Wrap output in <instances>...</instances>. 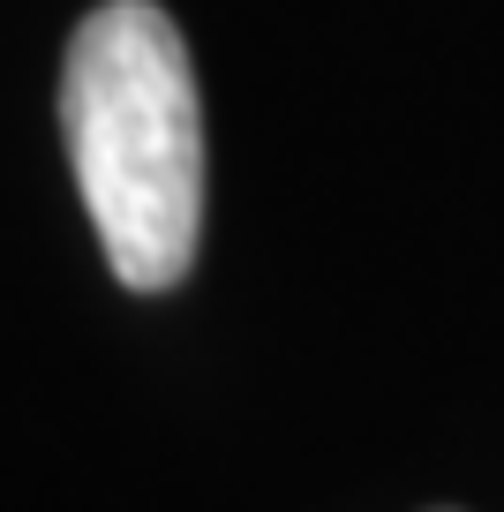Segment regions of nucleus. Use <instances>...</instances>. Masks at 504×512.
<instances>
[{
  "label": "nucleus",
  "instance_id": "obj_1",
  "mask_svg": "<svg viewBox=\"0 0 504 512\" xmlns=\"http://www.w3.org/2000/svg\"><path fill=\"white\" fill-rule=\"evenodd\" d=\"M61 136L113 279L136 294L181 287L204 234V106L189 46L158 0H106L76 23Z\"/></svg>",
  "mask_w": 504,
  "mask_h": 512
},
{
  "label": "nucleus",
  "instance_id": "obj_2",
  "mask_svg": "<svg viewBox=\"0 0 504 512\" xmlns=\"http://www.w3.org/2000/svg\"><path fill=\"white\" fill-rule=\"evenodd\" d=\"M437 512H452V505H437Z\"/></svg>",
  "mask_w": 504,
  "mask_h": 512
}]
</instances>
